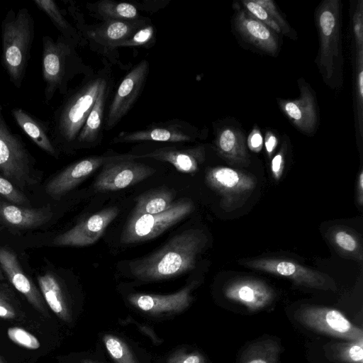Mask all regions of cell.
I'll list each match as a JSON object with an SVG mask.
<instances>
[{"instance_id": "8d00e7d4", "label": "cell", "mask_w": 363, "mask_h": 363, "mask_svg": "<svg viewBox=\"0 0 363 363\" xmlns=\"http://www.w3.org/2000/svg\"><path fill=\"white\" fill-rule=\"evenodd\" d=\"M242 3L246 11L265 24L274 33H281L280 28L268 11L259 5L256 0L242 1Z\"/></svg>"}, {"instance_id": "4fadbf2b", "label": "cell", "mask_w": 363, "mask_h": 363, "mask_svg": "<svg viewBox=\"0 0 363 363\" xmlns=\"http://www.w3.org/2000/svg\"><path fill=\"white\" fill-rule=\"evenodd\" d=\"M155 169L133 160H123L105 164L94 184L98 191H118L135 185L150 177Z\"/></svg>"}, {"instance_id": "7a4b0ae2", "label": "cell", "mask_w": 363, "mask_h": 363, "mask_svg": "<svg viewBox=\"0 0 363 363\" xmlns=\"http://www.w3.org/2000/svg\"><path fill=\"white\" fill-rule=\"evenodd\" d=\"M341 9L340 0H325L315 12L320 44L316 63L323 80L332 89L343 82Z\"/></svg>"}, {"instance_id": "cb8c5ba5", "label": "cell", "mask_w": 363, "mask_h": 363, "mask_svg": "<svg viewBox=\"0 0 363 363\" xmlns=\"http://www.w3.org/2000/svg\"><path fill=\"white\" fill-rule=\"evenodd\" d=\"M52 216L49 205L30 208L0 201V221L8 226L21 229L35 228L48 222Z\"/></svg>"}, {"instance_id": "7bdbcfd3", "label": "cell", "mask_w": 363, "mask_h": 363, "mask_svg": "<svg viewBox=\"0 0 363 363\" xmlns=\"http://www.w3.org/2000/svg\"><path fill=\"white\" fill-rule=\"evenodd\" d=\"M286 143L282 144L279 152L272 158L271 162V171L273 177L277 181L281 178L285 163Z\"/></svg>"}, {"instance_id": "9c48e42d", "label": "cell", "mask_w": 363, "mask_h": 363, "mask_svg": "<svg viewBox=\"0 0 363 363\" xmlns=\"http://www.w3.org/2000/svg\"><path fill=\"white\" fill-rule=\"evenodd\" d=\"M205 179L207 185L220 196V206L226 211L242 206L257 184L252 174L225 167L208 168Z\"/></svg>"}, {"instance_id": "6da1fadb", "label": "cell", "mask_w": 363, "mask_h": 363, "mask_svg": "<svg viewBox=\"0 0 363 363\" xmlns=\"http://www.w3.org/2000/svg\"><path fill=\"white\" fill-rule=\"evenodd\" d=\"M207 242L206 234L190 229L172 238L156 252L132 261V275L143 281H156L179 276L193 270L199 255Z\"/></svg>"}, {"instance_id": "d6986e66", "label": "cell", "mask_w": 363, "mask_h": 363, "mask_svg": "<svg viewBox=\"0 0 363 363\" xmlns=\"http://www.w3.org/2000/svg\"><path fill=\"white\" fill-rule=\"evenodd\" d=\"M149 23V20L145 18L132 21H106L101 24L86 26V28L79 29L89 40L113 50L118 43L128 39Z\"/></svg>"}, {"instance_id": "603a6c76", "label": "cell", "mask_w": 363, "mask_h": 363, "mask_svg": "<svg viewBox=\"0 0 363 363\" xmlns=\"http://www.w3.org/2000/svg\"><path fill=\"white\" fill-rule=\"evenodd\" d=\"M217 153L229 164L247 167L250 163L243 132L235 127L228 126L218 130L215 140Z\"/></svg>"}, {"instance_id": "e575fe53", "label": "cell", "mask_w": 363, "mask_h": 363, "mask_svg": "<svg viewBox=\"0 0 363 363\" xmlns=\"http://www.w3.org/2000/svg\"><path fill=\"white\" fill-rule=\"evenodd\" d=\"M356 93L357 125L360 137L363 134V51L357 52L356 56Z\"/></svg>"}, {"instance_id": "ffe728a7", "label": "cell", "mask_w": 363, "mask_h": 363, "mask_svg": "<svg viewBox=\"0 0 363 363\" xmlns=\"http://www.w3.org/2000/svg\"><path fill=\"white\" fill-rule=\"evenodd\" d=\"M233 23L235 30L247 43L267 54L277 52L279 46L275 33L245 9L237 10Z\"/></svg>"}, {"instance_id": "f6af8a7d", "label": "cell", "mask_w": 363, "mask_h": 363, "mask_svg": "<svg viewBox=\"0 0 363 363\" xmlns=\"http://www.w3.org/2000/svg\"><path fill=\"white\" fill-rule=\"evenodd\" d=\"M16 313L13 306L0 293V318L3 319H14Z\"/></svg>"}, {"instance_id": "c3c4849f", "label": "cell", "mask_w": 363, "mask_h": 363, "mask_svg": "<svg viewBox=\"0 0 363 363\" xmlns=\"http://www.w3.org/2000/svg\"><path fill=\"white\" fill-rule=\"evenodd\" d=\"M81 363H98L96 362L92 361L91 359H84L81 361Z\"/></svg>"}, {"instance_id": "ab89813d", "label": "cell", "mask_w": 363, "mask_h": 363, "mask_svg": "<svg viewBox=\"0 0 363 363\" xmlns=\"http://www.w3.org/2000/svg\"><path fill=\"white\" fill-rule=\"evenodd\" d=\"M256 1L268 11L280 28L282 34L292 39H295V34L292 33L291 28L281 15L273 1L256 0Z\"/></svg>"}, {"instance_id": "3957f363", "label": "cell", "mask_w": 363, "mask_h": 363, "mask_svg": "<svg viewBox=\"0 0 363 363\" xmlns=\"http://www.w3.org/2000/svg\"><path fill=\"white\" fill-rule=\"evenodd\" d=\"M1 64L11 81L21 88L30 57L34 21L26 8L10 9L1 22Z\"/></svg>"}, {"instance_id": "d4e9b609", "label": "cell", "mask_w": 363, "mask_h": 363, "mask_svg": "<svg viewBox=\"0 0 363 363\" xmlns=\"http://www.w3.org/2000/svg\"><path fill=\"white\" fill-rule=\"evenodd\" d=\"M11 114L16 124L42 150L51 156L57 157L48 121H43L21 108H14Z\"/></svg>"}, {"instance_id": "d6a6232c", "label": "cell", "mask_w": 363, "mask_h": 363, "mask_svg": "<svg viewBox=\"0 0 363 363\" xmlns=\"http://www.w3.org/2000/svg\"><path fill=\"white\" fill-rule=\"evenodd\" d=\"M103 342L115 363H138L128 344L120 337L106 334L103 336Z\"/></svg>"}, {"instance_id": "8fae6325", "label": "cell", "mask_w": 363, "mask_h": 363, "mask_svg": "<svg viewBox=\"0 0 363 363\" xmlns=\"http://www.w3.org/2000/svg\"><path fill=\"white\" fill-rule=\"evenodd\" d=\"M137 158L138 155H133L94 156L84 158L70 164L50 180L45 186V192L52 198L60 199L105 164Z\"/></svg>"}, {"instance_id": "ee69618b", "label": "cell", "mask_w": 363, "mask_h": 363, "mask_svg": "<svg viewBox=\"0 0 363 363\" xmlns=\"http://www.w3.org/2000/svg\"><path fill=\"white\" fill-rule=\"evenodd\" d=\"M263 138L259 130L255 127L247 138V145L253 151L258 152L262 150Z\"/></svg>"}, {"instance_id": "5b68a950", "label": "cell", "mask_w": 363, "mask_h": 363, "mask_svg": "<svg viewBox=\"0 0 363 363\" xmlns=\"http://www.w3.org/2000/svg\"><path fill=\"white\" fill-rule=\"evenodd\" d=\"M42 41L44 99L48 104L55 93H67L68 82L79 72L81 62L75 44L64 36L60 35L55 40L44 35Z\"/></svg>"}, {"instance_id": "5bb4252c", "label": "cell", "mask_w": 363, "mask_h": 363, "mask_svg": "<svg viewBox=\"0 0 363 363\" xmlns=\"http://www.w3.org/2000/svg\"><path fill=\"white\" fill-rule=\"evenodd\" d=\"M118 213V208L115 206L104 208L57 235L52 242L57 246L84 247L92 245L101 237Z\"/></svg>"}, {"instance_id": "e0dca14e", "label": "cell", "mask_w": 363, "mask_h": 363, "mask_svg": "<svg viewBox=\"0 0 363 363\" xmlns=\"http://www.w3.org/2000/svg\"><path fill=\"white\" fill-rule=\"evenodd\" d=\"M300 96L294 100L278 99L284 114L300 131L312 133L318 127V116L315 98L311 86L298 79Z\"/></svg>"}, {"instance_id": "277c9868", "label": "cell", "mask_w": 363, "mask_h": 363, "mask_svg": "<svg viewBox=\"0 0 363 363\" xmlns=\"http://www.w3.org/2000/svg\"><path fill=\"white\" fill-rule=\"evenodd\" d=\"M105 79L94 77L72 91L48 121L55 143L75 142L99 94Z\"/></svg>"}, {"instance_id": "52a82bcc", "label": "cell", "mask_w": 363, "mask_h": 363, "mask_svg": "<svg viewBox=\"0 0 363 363\" xmlns=\"http://www.w3.org/2000/svg\"><path fill=\"white\" fill-rule=\"evenodd\" d=\"M32 158L21 138L11 131L0 104V172L21 188L34 182L31 178Z\"/></svg>"}, {"instance_id": "83f0119b", "label": "cell", "mask_w": 363, "mask_h": 363, "mask_svg": "<svg viewBox=\"0 0 363 363\" xmlns=\"http://www.w3.org/2000/svg\"><path fill=\"white\" fill-rule=\"evenodd\" d=\"M89 10L94 16L106 21H132L143 18L138 7L130 3L102 0L94 4H89Z\"/></svg>"}, {"instance_id": "d590c367", "label": "cell", "mask_w": 363, "mask_h": 363, "mask_svg": "<svg viewBox=\"0 0 363 363\" xmlns=\"http://www.w3.org/2000/svg\"><path fill=\"white\" fill-rule=\"evenodd\" d=\"M155 41V28L150 23L136 31L130 38L118 43L116 49L121 47H150Z\"/></svg>"}, {"instance_id": "7c38bea8", "label": "cell", "mask_w": 363, "mask_h": 363, "mask_svg": "<svg viewBox=\"0 0 363 363\" xmlns=\"http://www.w3.org/2000/svg\"><path fill=\"white\" fill-rule=\"evenodd\" d=\"M148 71L149 63L144 60L123 79L108 108L105 123L106 130L116 126L132 108L143 90Z\"/></svg>"}, {"instance_id": "7402d4cb", "label": "cell", "mask_w": 363, "mask_h": 363, "mask_svg": "<svg viewBox=\"0 0 363 363\" xmlns=\"http://www.w3.org/2000/svg\"><path fill=\"white\" fill-rule=\"evenodd\" d=\"M145 157L169 162L178 172L193 174L198 171L199 165L205 160V149L202 145L188 148L164 147L138 155V158Z\"/></svg>"}, {"instance_id": "30bf717a", "label": "cell", "mask_w": 363, "mask_h": 363, "mask_svg": "<svg viewBox=\"0 0 363 363\" xmlns=\"http://www.w3.org/2000/svg\"><path fill=\"white\" fill-rule=\"evenodd\" d=\"M294 317L301 325L318 333L347 341L363 340L362 329L335 308L305 306L296 312Z\"/></svg>"}, {"instance_id": "bcb514c9", "label": "cell", "mask_w": 363, "mask_h": 363, "mask_svg": "<svg viewBox=\"0 0 363 363\" xmlns=\"http://www.w3.org/2000/svg\"><path fill=\"white\" fill-rule=\"evenodd\" d=\"M277 143L278 140L277 136L272 131H267L264 138V145L269 157L272 156V152L276 148Z\"/></svg>"}, {"instance_id": "60d3db41", "label": "cell", "mask_w": 363, "mask_h": 363, "mask_svg": "<svg viewBox=\"0 0 363 363\" xmlns=\"http://www.w3.org/2000/svg\"><path fill=\"white\" fill-rule=\"evenodd\" d=\"M356 51L363 50V1L359 0L353 15Z\"/></svg>"}, {"instance_id": "f35d334b", "label": "cell", "mask_w": 363, "mask_h": 363, "mask_svg": "<svg viewBox=\"0 0 363 363\" xmlns=\"http://www.w3.org/2000/svg\"><path fill=\"white\" fill-rule=\"evenodd\" d=\"M0 195L15 205L29 203L26 196L20 191L10 181L0 175Z\"/></svg>"}, {"instance_id": "681fc988", "label": "cell", "mask_w": 363, "mask_h": 363, "mask_svg": "<svg viewBox=\"0 0 363 363\" xmlns=\"http://www.w3.org/2000/svg\"><path fill=\"white\" fill-rule=\"evenodd\" d=\"M0 363H6L1 357H0Z\"/></svg>"}, {"instance_id": "9a60e30c", "label": "cell", "mask_w": 363, "mask_h": 363, "mask_svg": "<svg viewBox=\"0 0 363 363\" xmlns=\"http://www.w3.org/2000/svg\"><path fill=\"white\" fill-rule=\"evenodd\" d=\"M196 129L180 121H170L152 124L145 129L121 132L113 143H136L143 141L185 143L194 140Z\"/></svg>"}, {"instance_id": "4316f807", "label": "cell", "mask_w": 363, "mask_h": 363, "mask_svg": "<svg viewBox=\"0 0 363 363\" xmlns=\"http://www.w3.org/2000/svg\"><path fill=\"white\" fill-rule=\"evenodd\" d=\"M107 83L102 84L98 97L89 113L75 142L80 144H91L101 135L105 104L107 98Z\"/></svg>"}, {"instance_id": "f1b7e54d", "label": "cell", "mask_w": 363, "mask_h": 363, "mask_svg": "<svg viewBox=\"0 0 363 363\" xmlns=\"http://www.w3.org/2000/svg\"><path fill=\"white\" fill-rule=\"evenodd\" d=\"M174 198V191L166 187L152 189L139 195L133 213L158 214L170 208Z\"/></svg>"}, {"instance_id": "2e32d148", "label": "cell", "mask_w": 363, "mask_h": 363, "mask_svg": "<svg viewBox=\"0 0 363 363\" xmlns=\"http://www.w3.org/2000/svg\"><path fill=\"white\" fill-rule=\"evenodd\" d=\"M223 294L228 299L244 306L250 311H258L267 307L276 295L267 284L252 278L230 281L225 286Z\"/></svg>"}, {"instance_id": "8992f818", "label": "cell", "mask_w": 363, "mask_h": 363, "mask_svg": "<svg viewBox=\"0 0 363 363\" xmlns=\"http://www.w3.org/2000/svg\"><path fill=\"white\" fill-rule=\"evenodd\" d=\"M194 209L192 201L183 198L173 202L169 209L158 214L133 213L121 233V242L123 244H133L158 237L190 214Z\"/></svg>"}, {"instance_id": "7dc6e473", "label": "cell", "mask_w": 363, "mask_h": 363, "mask_svg": "<svg viewBox=\"0 0 363 363\" xmlns=\"http://www.w3.org/2000/svg\"><path fill=\"white\" fill-rule=\"evenodd\" d=\"M357 201L360 206L363 204V172L361 171L357 181Z\"/></svg>"}, {"instance_id": "44dd1931", "label": "cell", "mask_w": 363, "mask_h": 363, "mask_svg": "<svg viewBox=\"0 0 363 363\" xmlns=\"http://www.w3.org/2000/svg\"><path fill=\"white\" fill-rule=\"evenodd\" d=\"M0 265L14 288L22 294L38 311L48 315L43 296L24 274L13 252L0 246Z\"/></svg>"}, {"instance_id": "4dcf8cb0", "label": "cell", "mask_w": 363, "mask_h": 363, "mask_svg": "<svg viewBox=\"0 0 363 363\" xmlns=\"http://www.w3.org/2000/svg\"><path fill=\"white\" fill-rule=\"evenodd\" d=\"M329 238L336 250L345 257L362 261V247L359 237L352 230L344 227H334Z\"/></svg>"}, {"instance_id": "f546056e", "label": "cell", "mask_w": 363, "mask_h": 363, "mask_svg": "<svg viewBox=\"0 0 363 363\" xmlns=\"http://www.w3.org/2000/svg\"><path fill=\"white\" fill-rule=\"evenodd\" d=\"M281 345L277 340H257L244 350L238 363H281Z\"/></svg>"}, {"instance_id": "484cf974", "label": "cell", "mask_w": 363, "mask_h": 363, "mask_svg": "<svg viewBox=\"0 0 363 363\" xmlns=\"http://www.w3.org/2000/svg\"><path fill=\"white\" fill-rule=\"evenodd\" d=\"M38 282L40 293L52 312L63 321L71 322L72 315L69 306L57 277L51 272H47L38 276Z\"/></svg>"}, {"instance_id": "ac0fdd59", "label": "cell", "mask_w": 363, "mask_h": 363, "mask_svg": "<svg viewBox=\"0 0 363 363\" xmlns=\"http://www.w3.org/2000/svg\"><path fill=\"white\" fill-rule=\"evenodd\" d=\"M196 284V282H193L181 290L167 295L133 294L128 299L135 308L151 315L180 313L191 303V291Z\"/></svg>"}, {"instance_id": "74e56055", "label": "cell", "mask_w": 363, "mask_h": 363, "mask_svg": "<svg viewBox=\"0 0 363 363\" xmlns=\"http://www.w3.org/2000/svg\"><path fill=\"white\" fill-rule=\"evenodd\" d=\"M9 338L16 345L28 350H37L40 347L38 339L20 327H11L7 330Z\"/></svg>"}, {"instance_id": "b9f144b4", "label": "cell", "mask_w": 363, "mask_h": 363, "mask_svg": "<svg viewBox=\"0 0 363 363\" xmlns=\"http://www.w3.org/2000/svg\"><path fill=\"white\" fill-rule=\"evenodd\" d=\"M167 363H206L203 355L197 351L177 350L168 358Z\"/></svg>"}, {"instance_id": "836d02e7", "label": "cell", "mask_w": 363, "mask_h": 363, "mask_svg": "<svg viewBox=\"0 0 363 363\" xmlns=\"http://www.w3.org/2000/svg\"><path fill=\"white\" fill-rule=\"evenodd\" d=\"M336 357L344 363H363V340L335 345Z\"/></svg>"}, {"instance_id": "ba28073f", "label": "cell", "mask_w": 363, "mask_h": 363, "mask_svg": "<svg viewBox=\"0 0 363 363\" xmlns=\"http://www.w3.org/2000/svg\"><path fill=\"white\" fill-rule=\"evenodd\" d=\"M240 264L291 280L296 285L324 291H335L336 284L329 275L306 267L291 259L260 257L240 261Z\"/></svg>"}, {"instance_id": "1f68e13d", "label": "cell", "mask_w": 363, "mask_h": 363, "mask_svg": "<svg viewBox=\"0 0 363 363\" xmlns=\"http://www.w3.org/2000/svg\"><path fill=\"white\" fill-rule=\"evenodd\" d=\"M35 6L45 13L53 25L61 33V35L73 42L79 43V35L76 29L63 16L61 10L52 0H33Z\"/></svg>"}]
</instances>
